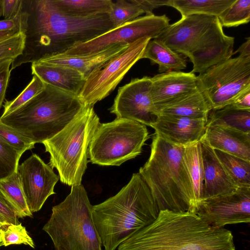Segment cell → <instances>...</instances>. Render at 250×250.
Returning <instances> with one entry per match:
<instances>
[{
  "label": "cell",
  "mask_w": 250,
  "mask_h": 250,
  "mask_svg": "<svg viewBox=\"0 0 250 250\" xmlns=\"http://www.w3.org/2000/svg\"><path fill=\"white\" fill-rule=\"evenodd\" d=\"M21 13L24 49L13 61L10 71L22 64L63 53L114 28L107 14L70 17L61 12L53 0H21Z\"/></svg>",
  "instance_id": "cell-1"
},
{
  "label": "cell",
  "mask_w": 250,
  "mask_h": 250,
  "mask_svg": "<svg viewBox=\"0 0 250 250\" xmlns=\"http://www.w3.org/2000/svg\"><path fill=\"white\" fill-rule=\"evenodd\" d=\"M118 250H235V247L230 230L213 228L193 213L165 209Z\"/></svg>",
  "instance_id": "cell-2"
},
{
  "label": "cell",
  "mask_w": 250,
  "mask_h": 250,
  "mask_svg": "<svg viewBox=\"0 0 250 250\" xmlns=\"http://www.w3.org/2000/svg\"><path fill=\"white\" fill-rule=\"evenodd\" d=\"M159 211L150 190L139 173L116 195L92 206V217L104 250H115L150 224Z\"/></svg>",
  "instance_id": "cell-3"
},
{
  "label": "cell",
  "mask_w": 250,
  "mask_h": 250,
  "mask_svg": "<svg viewBox=\"0 0 250 250\" xmlns=\"http://www.w3.org/2000/svg\"><path fill=\"white\" fill-rule=\"evenodd\" d=\"M184 147L154 133L150 154L139 174L149 188L158 211L196 214L192 183L183 158Z\"/></svg>",
  "instance_id": "cell-4"
},
{
  "label": "cell",
  "mask_w": 250,
  "mask_h": 250,
  "mask_svg": "<svg viewBox=\"0 0 250 250\" xmlns=\"http://www.w3.org/2000/svg\"><path fill=\"white\" fill-rule=\"evenodd\" d=\"M37 95L0 121L35 144L62 130L84 105L78 96L48 84Z\"/></svg>",
  "instance_id": "cell-5"
},
{
  "label": "cell",
  "mask_w": 250,
  "mask_h": 250,
  "mask_svg": "<svg viewBox=\"0 0 250 250\" xmlns=\"http://www.w3.org/2000/svg\"><path fill=\"white\" fill-rule=\"evenodd\" d=\"M92 206L82 184L71 187L70 193L53 206L42 228L55 250H104L92 217Z\"/></svg>",
  "instance_id": "cell-6"
},
{
  "label": "cell",
  "mask_w": 250,
  "mask_h": 250,
  "mask_svg": "<svg viewBox=\"0 0 250 250\" xmlns=\"http://www.w3.org/2000/svg\"><path fill=\"white\" fill-rule=\"evenodd\" d=\"M100 124L93 106L84 105L62 130L42 142L50 154L48 165L57 169L63 184H81L87 168L88 146Z\"/></svg>",
  "instance_id": "cell-7"
},
{
  "label": "cell",
  "mask_w": 250,
  "mask_h": 250,
  "mask_svg": "<svg viewBox=\"0 0 250 250\" xmlns=\"http://www.w3.org/2000/svg\"><path fill=\"white\" fill-rule=\"evenodd\" d=\"M148 138L146 125L116 118L99 124L89 144L88 157L94 164L119 166L140 155Z\"/></svg>",
  "instance_id": "cell-8"
},
{
  "label": "cell",
  "mask_w": 250,
  "mask_h": 250,
  "mask_svg": "<svg viewBox=\"0 0 250 250\" xmlns=\"http://www.w3.org/2000/svg\"><path fill=\"white\" fill-rule=\"evenodd\" d=\"M198 89L211 110L230 104L242 91L250 87V56L230 58L197 76Z\"/></svg>",
  "instance_id": "cell-9"
},
{
  "label": "cell",
  "mask_w": 250,
  "mask_h": 250,
  "mask_svg": "<svg viewBox=\"0 0 250 250\" xmlns=\"http://www.w3.org/2000/svg\"><path fill=\"white\" fill-rule=\"evenodd\" d=\"M224 33L217 17L193 14L169 24L156 39L191 61Z\"/></svg>",
  "instance_id": "cell-10"
},
{
  "label": "cell",
  "mask_w": 250,
  "mask_h": 250,
  "mask_svg": "<svg viewBox=\"0 0 250 250\" xmlns=\"http://www.w3.org/2000/svg\"><path fill=\"white\" fill-rule=\"evenodd\" d=\"M150 40L149 37L137 40L91 74L78 95L81 102L84 105L93 106L107 97L133 65L141 59Z\"/></svg>",
  "instance_id": "cell-11"
},
{
  "label": "cell",
  "mask_w": 250,
  "mask_h": 250,
  "mask_svg": "<svg viewBox=\"0 0 250 250\" xmlns=\"http://www.w3.org/2000/svg\"><path fill=\"white\" fill-rule=\"evenodd\" d=\"M169 24V19L166 15L141 16L75 45L63 53L73 56L92 55L114 44H130L143 37L156 39Z\"/></svg>",
  "instance_id": "cell-12"
},
{
  "label": "cell",
  "mask_w": 250,
  "mask_h": 250,
  "mask_svg": "<svg viewBox=\"0 0 250 250\" xmlns=\"http://www.w3.org/2000/svg\"><path fill=\"white\" fill-rule=\"evenodd\" d=\"M196 214L211 227L250 222V187L202 201Z\"/></svg>",
  "instance_id": "cell-13"
},
{
  "label": "cell",
  "mask_w": 250,
  "mask_h": 250,
  "mask_svg": "<svg viewBox=\"0 0 250 250\" xmlns=\"http://www.w3.org/2000/svg\"><path fill=\"white\" fill-rule=\"evenodd\" d=\"M151 78L132 79L119 88L110 112L117 118L132 120L150 126L156 120L157 111L152 102Z\"/></svg>",
  "instance_id": "cell-14"
},
{
  "label": "cell",
  "mask_w": 250,
  "mask_h": 250,
  "mask_svg": "<svg viewBox=\"0 0 250 250\" xmlns=\"http://www.w3.org/2000/svg\"><path fill=\"white\" fill-rule=\"evenodd\" d=\"M17 172L30 211H39L47 199L56 193L54 189L59 176L36 154L19 165Z\"/></svg>",
  "instance_id": "cell-15"
},
{
  "label": "cell",
  "mask_w": 250,
  "mask_h": 250,
  "mask_svg": "<svg viewBox=\"0 0 250 250\" xmlns=\"http://www.w3.org/2000/svg\"><path fill=\"white\" fill-rule=\"evenodd\" d=\"M196 77L190 72L172 71L151 77L150 94L157 114L162 106L198 90Z\"/></svg>",
  "instance_id": "cell-16"
},
{
  "label": "cell",
  "mask_w": 250,
  "mask_h": 250,
  "mask_svg": "<svg viewBox=\"0 0 250 250\" xmlns=\"http://www.w3.org/2000/svg\"><path fill=\"white\" fill-rule=\"evenodd\" d=\"M207 120L159 114L150 126L155 133L177 146H185L199 142L204 135Z\"/></svg>",
  "instance_id": "cell-17"
},
{
  "label": "cell",
  "mask_w": 250,
  "mask_h": 250,
  "mask_svg": "<svg viewBox=\"0 0 250 250\" xmlns=\"http://www.w3.org/2000/svg\"><path fill=\"white\" fill-rule=\"evenodd\" d=\"M200 144L204 172L201 202L236 191L240 187L228 174L214 149L202 138Z\"/></svg>",
  "instance_id": "cell-18"
},
{
  "label": "cell",
  "mask_w": 250,
  "mask_h": 250,
  "mask_svg": "<svg viewBox=\"0 0 250 250\" xmlns=\"http://www.w3.org/2000/svg\"><path fill=\"white\" fill-rule=\"evenodd\" d=\"M129 44H117L92 55L73 56L61 53L35 62L69 67L80 72L85 80L106 62L126 49Z\"/></svg>",
  "instance_id": "cell-19"
},
{
  "label": "cell",
  "mask_w": 250,
  "mask_h": 250,
  "mask_svg": "<svg viewBox=\"0 0 250 250\" xmlns=\"http://www.w3.org/2000/svg\"><path fill=\"white\" fill-rule=\"evenodd\" d=\"M214 150L250 161V133L218 125L206 126L202 138Z\"/></svg>",
  "instance_id": "cell-20"
},
{
  "label": "cell",
  "mask_w": 250,
  "mask_h": 250,
  "mask_svg": "<svg viewBox=\"0 0 250 250\" xmlns=\"http://www.w3.org/2000/svg\"><path fill=\"white\" fill-rule=\"evenodd\" d=\"M32 74L44 83L75 95L80 93L85 79L78 71L62 66L32 63Z\"/></svg>",
  "instance_id": "cell-21"
},
{
  "label": "cell",
  "mask_w": 250,
  "mask_h": 250,
  "mask_svg": "<svg viewBox=\"0 0 250 250\" xmlns=\"http://www.w3.org/2000/svg\"><path fill=\"white\" fill-rule=\"evenodd\" d=\"M210 106L199 90L160 107L159 114L170 115L207 121Z\"/></svg>",
  "instance_id": "cell-22"
},
{
  "label": "cell",
  "mask_w": 250,
  "mask_h": 250,
  "mask_svg": "<svg viewBox=\"0 0 250 250\" xmlns=\"http://www.w3.org/2000/svg\"><path fill=\"white\" fill-rule=\"evenodd\" d=\"M142 59H149L152 64H157L160 73L181 71L187 67V60L184 56L156 39L148 42Z\"/></svg>",
  "instance_id": "cell-23"
},
{
  "label": "cell",
  "mask_w": 250,
  "mask_h": 250,
  "mask_svg": "<svg viewBox=\"0 0 250 250\" xmlns=\"http://www.w3.org/2000/svg\"><path fill=\"white\" fill-rule=\"evenodd\" d=\"M63 14L77 18H87L107 14L113 1L111 0H53Z\"/></svg>",
  "instance_id": "cell-24"
},
{
  "label": "cell",
  "mask_w": 250,
  "mask_h": 250,
  "mask_svg": "<svg viewBox=\"0 0 250 250\" xmlns=\"http://www.w3.org/2000/svg\"><path fill=\"white\" fill-rule=\"evenodd\" d=\"M218 125L250 133V111L233 108L230 104L211 110L208 114L206 126Z\"/></svg>",
  "instance_id": "cell-25"
},
{
  "label": "cell",
  "mask_w": 250,
  "mask_h": 250,
  "mask_svg": "<svg viewBox=\"0 0 250 250\" xmlns=\"http://www.w3.org/2000/svg\"><path fill=\"white\" fill-rule=\"evenodd\" d=\"M235 0H171L170 6L178 10L182 17L202 14L218 18Z\"/></svg>",
  "instance_id": "cell-26"
},
{
  "label": "cell",
  "mask_w": 250,
  "mask_h": 250,
  "mask_svg": "<svg viewBox=\"0 0 250 250\" xmlns=\"http://www.w3.org/2000/svg\"><path fill=\"white\" fill-rule=\"evenodd\" d=\"M183 158L192 183L197 212L204 180L200 141L184 147Z\"/></svg>",
  "instance_id": "cell-27"
},
{
  "label": "cell",
  "mask_w": 250,
  "mask_h": 250,
  "mask_svg": "<svg viewBox=\"0 0 250 250\" xmlns=\"http://www.w3.org/2000/svg\"><path fill=\"white\" fill-rule=\"evenodd\" d=\"M0 193L18 218L32 216L33 213L28 207L17 172L0 181Z\"/></svg>",
  "instance_id": "cell-28"
},
{
  "label": "cell",
  "mask_w": 250,
  "mask_h": 250,
  "mask_svg": "<svg viewBox=\"0 0 250 250\" xmlns=\"http://www.w3.org/2000/svg\"><path fill=\"white\" fill-rule=\"evenodd\" d=\"M229 176L240 187H250V161L214 150Z\"/></svg>",
  "instance_id": "cell-29"
},
{
  "label": "cell",
  "mask_w": 250,
  "mask_h": 250,
  "mask_svg": "<svg viewBox=\"0 0 250 250\" xmlns=\"http://www.w3.org/2000/svg\"><path fill=\"white\" fill-rule=\"evenodd\" d=\"M143 14V10L133 0H117L113 2L107 15L115 28L135 20Z\"/></svg>",
  "instance_id": "cell-30"
},
{
  "label": "cell",
  "mask_w": 250,
  "mask_h": 250,
  "mask_svg": "<svg viewBox=\"0 0 250 250\" xmlns=\"http://www.w3.org/2000/svg\"><path fill=\"white\" fill-rule=\"evenodd\" d=\"M222 27H237L250 20V0H235L218 18Z\"/></svg>",
  "instance_id": "cell-31"
},
{
  "label": "cell",
  "mask_w": 250,
  "mask_h": 250,
  "mask_svg": "<svg viewBox=\"0 0 250 250\" xmlns=\"http://www.w3.org/2000/svg\"><path fill=\"white\" fill-rule=\"evenodd\" d=\"M45 85V83L38 76L33 75L29 83L16 98L5 102L3 105L4 110L1 117L8 115L27 102L42 91Z\"/></svg>",
  "instance_id": "cell-32"
},
{
  "label": "cell",
  "mask_w": 250,
  "mask_h": 250,
  "mask_svg": "<svg viewBox=\"0 0 250 250\" xmlns=\"http://www.w3.org/2000/svg\"><path fill=\"white\" fill-rule=\"evenodd\" d=\"M22 154L0 138V181L17 172Z\"/></svg>",
  "instance_id": "cell-33"
},
{
  "label": "cell",
  "mask_w": 250,
  "mask_h": 250,
  "mask_svg": "<svg viewBox=\"0 0 250 250\" xmlns=\"http://www.w3.org/2000/svg\"><path fill=\"white\" fill-rule=\"evenodd\" d=\"M0 235L2 246L24 244L35 248L32 239L21 223L2 225L0 228Z\"/></svg>",
  "instance_id": "cell-34"
},
{
  "label": "cell",
  "mask_w": 250,
  "mask_h": 250,
  "mask_svg": "<svg viewBox=\"0 0 250 250\" xmlns=\"http://www.w3.org/2000/svg\"><path fill=\"white\" fill-rule=\"evenodd\" d=\"M0 138L22 154L25 151L35 147V144L29 139L0 121Z\"/></svg>",
  "instance_id": "cell-35"
},
{
  "label": "cell",
  "mask_w": 250,
  "mask_h": 250,
  "mask_svg": "<svg viewBox=\"0 0 250 250\" xmlns=\"http://www.w3.org/2000/svg\"><path fill=\"white\" fill-rule=\"evenodd\" d=\"M25 35L23 32L0 41V60H15L24 49Z\"/></svg>",
  "instance_id": "cell-36"
},
{
  "label": "cell",
  "mask_w": 250,
  "mask_h": 250,
  "mask_svg": "<svg viewBox=\"0 0 250 250\" xmlns=\"http://www.w3.org/2000/svg\"><path fill=\"white\" fill-rule=\"evenodd\" d=\"M21 0H1L2 16L4 20L15 17L21 10Z\"/></svg>",
  "instance_id": "cell-37"
},
{
  "label": "cell",
  "mask_w": 250,
  "mask_h": 250,
  "mask_svg": "<svg viewBox=\"0 0 250 250\" xmlns=\"http://www.w3.org/2000/svg\"><path fill=\"white\" fill-rule=\"evenodd\" d=\"M144 11L146 15L154 14V9L163 6H170L171 0H133Z\"/></svg>",
  "instance_id": "cell-38"
},
{
  "label": "cell",
  "mask_w": 250,
  "mask_h": 250,
  "mask_svg": "<svg viewBox=\"0 0 250 250\" xmlns=\"http://www.w3.org/2000/svg\"><path fill=\"white\" fill-rule=\"evenodd\" d=\"M230 105L236 109L250 111V87L238 95Z\"/></svg>",
  "instance_id": "cell-39"
},
{
  "label": "cell",
  "mask_w": 250,
  "mask_h": 250,
  "mask_svg": "<svg viewBox=\"0 0 250 250\" xmlns=\"http://www.w3.org/2000/svg\"><path fill=\"white\" fill-rule=\"evenodd\" d=\"M13 61L7 63L0 70V109L5 99L10 76V67Z\"/></svg>",
  "instance_id": "cell-40"
},
{
  "label": "cell",
  "mask_w": 250,
  "mask_h": 250,
  "mask_svg": "<svg viewBox=\"0 0 250 250\" xmlns=\"http://www.w3.org/2000/svg\"><path fill=\"white\" fill-rule=\"evenodd\" d=\"M0 214L4 217L8 224H20L18 217L0 193Z\"/></svg>",
  "instance_id": "cell-41"
},
{
  "label": "cell",
  "mask_w": 250,
  "mask_h": 250,
  "mask_svg": "<svg viewBox=\"0 0 250 250\" xmlns=\"http://www.w3.org/2000/svg\"><path fill=\"white\" fill-rule=\"evenodd\" d=\"M21 19L20 10L18 14L12 19L0 20V32L10 30L21 31Z\"/></svg>",
  "instance_id": "cell-42"
},
{
  "label": "cell",
  "mask_w": 250,
  "mask_h": 250,
  "mask_svg": "<svg viewBox=\"0 0 250 250\" xmlns=\"http://www.w3.org/2000/svg\"><path fill=\"white\" fill-rule=\"evenodd\" d=\"M246 39V41L243 42L235 52L233 53V55L238 53L239 55L250 56V38L248 37Z\"/></svg>",
  "instance_id": "cell-43"
},
{
  "label": "cell",
  "mask_w": 250,
  "mask_h": 250,
  "mask_svg": "<svg viewBox=\"0 0 250 250\" xmlns=\"http://www.w3.org/2000/svg\"><path fill=\"white\" fill-rule=\"evenodd\" d=\"M21 32L17 30H10L0 32V41L5 39L7 38L13 36L18 32Z\"/></svg>",
  "instance_id": "cell-44"
},
{
  "label": "cell",
  "mask_w": 250,
  "mask_h": 250,
  "mask_svg": "<svg viewBox=\"0 0 250 250\" xmlns=\"http://www.w3.org/2000/svg\"><path fill=\"white\" fill-rule=\"evenodd\" d=\"M13 61V60H0V70L2 69L7 63Z\"/></svg>",
  "instance_id": "cell-45"
},
{
  "label": "cell",
  "mask_w": 250,
  "mask_h": 250,
  "mask_svg": "<svg viewBox=\"0 0 250 250\" xmlns=\"http://www.w3.org/2000/svg\"><path fill=\"white\" fill-rule=\"evenodd\" d=\"M8 224L5 218L0 214V225H4Z\"/></svg>",
  "instance_id": "cell-46"
},
{
  "label": "cell",
  "mask_w": 250,
  "mask_h": 250,
  "mask_svg": "<svg viewBox=\"0 0 250 250\" xmlns=\"http://www.w3.org/2000/svg\"><path fill=\"white\" fill-rule=\"evenodd\" d=\"M2 16L1 6V0H0V17Z\"/></svg>",
  "instance_id": "cell-47"
},
{
  "label": "cell",
  "mask_w": 250,
  "mask_h": 250,
  "mask_svg": "<svg viewBox=\"0 0 250 250\" xmlns=\"http://www.w3.org/2000/svg\"><path fill=\"white\" fill-rule=\"evenodd\" d=\"M1 246H2V243H1V240L0 235V247H1Z\"/></svg>",
  "instance_id": "cell-48"
},
{
  "label": "cell",
  "mask_w": 250,
  "mask_h": 250,
  "mask_svg": "<svg viewBox=\"0 0 250 250\" xmlns=\"http://www.w3.org/2000/svg\"><path fill=\"white\" fill-rule=\"evenodd\" d=\"M2 226V225H0V228H1V227Z\"/></svg>",
  "instance_id": "cell-49"
}]
</instances>
